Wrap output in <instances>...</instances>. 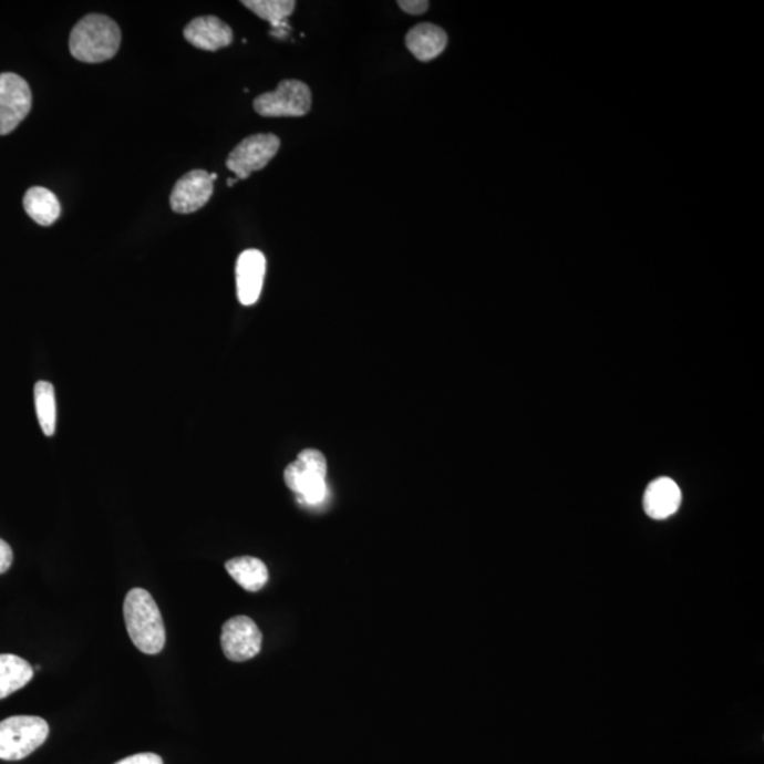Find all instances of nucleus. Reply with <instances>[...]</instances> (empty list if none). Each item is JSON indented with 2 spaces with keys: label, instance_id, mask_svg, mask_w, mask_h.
I'll return each mask as SVG.
<instances>
[{
  "label": "nucleus",
  "instance_id": "f257e3e1",
  "mask_svg": "<svg viewBox=\"0 0 764 764\" xmlns=\"http://www.w3.org/2000/svg\"><path fill=\"white\" fill-rule=\"evenodd\" d=\"M124 618L127 634L136 649L147 655L159 654L166 643L165 623L155 599L147 590L135 588L127 592Z\"/></svg>",
  "mask_w": 764,
  "mask_h": 764
},
{
  "label": "nucleus",
  "instance_id": "f03ea898",
  "mask_svg": "<svg viewBox=\"0 0 764 764\" xmlns=\"http://www.w3.org/2000/svg\"><path fill=\"white\" fill-rule=\"evenodd\" d=\"M120 25L104 14H89L70 34V53L83 63H104L115 58L121 45Z\"/></svg>",
  "mask_w": 764,
  "mask_h": 764
},
{
  "label": "nucleus",
  "instance_id": "7ed1b4c3",
  "mask_svg": "<svg viewBox=\"0 0 764 764\" xmlns=\"http://www.w3.org/2000/svg\"><path fill=\"white\" fill-rule=\"evenodd\" d=\"M49 723L39 716H10L0 722V758L22 761L48 739Z\"/></svg>",
  "mask_w": 764,
  "mask_h": 764
},
{
  "label": "nucleus",
  "instance_id": "20e7f679",
  "mask_svg": "<svg viewBox=\"0 0 764 764\" xmlns=\"http://www.w3.org/2000/svg\"><path fill=\"white\" fill-rule=\"evenodd\" d=\"M326 476H328V462L322 453L316 450L300 452L297 462L290 463L285 468V483L308 504H319L324 500L328 494Z\"/></svg>",
  "mask_w": 764,
  "mask_h": 764
},
{
  "label": "nucleus",
  "instance_id": "39448f33",
  "mask_svg": "<svg viewBox=\"0 0 764 764\" xmlns=\"http://www.w3.org/2000/svg\"><path fill=\"white\" fill-rule=\"evenodd\" d=\"M312 109V91L298 80H285L273 93H265L254 101V110L265 118H298Z\"/></svg>",
  "mask_w": 764,
  "mask_h": 764
},
{
  "label": "nucleus",
  "instance_id": "423d86ee",
  "mask_svg": "<svg viewBox=\"0 0 764 764\" xmlns=\"http://www.w3.org/2000/svg\"><path fill=\"white\" fill-rule=\"evenodd\" d=\"M280 140L273 134H257L247 137L229 153L227 167L238 180H246L252 172L264 169L277 156Z\"/></svg>",
  "mask_w": 764,
  "mask_h": 764
},
{
  "label": "nucleus",
  "instance_id": "0eeeda50",
  "mask_svg": "<svg viewBox=\"0 0 764 764\" xmlns=\"http://www.w3.org/2000/svg\"><path fill=\"white\" fill-rule=\"evenodd\" d=\"M32 110L28 81L13 73L0 74V135L17 130Z\"/></svg>",
  "mask_w": 764,
  "mask_h": 764
},
{
  "label": "nucleus",
  "instance_id": "6e6552de",
  "mask_svg": "<svg viewBox=\"0 0 764 764\" xmlns=\"http://www.w3.org/2000/svg\"><path fill=\"white\" fill-rule=\"evenodd\" d=\"M221 647L228 660L236 662L251 660L261 651V630L247 616H237L224 623Z\"/></svg>",
  "mask_w": 764,
  "mask_h": 764
},
{
  "label": "nucleus",
  "instance_id": "1a4fd4ad",
  "mask_svg": "<svg viewBox=\"0 0 764 764\" xmlns=\"http://www.w3.org/2000/svg\"><path fill=\"white\" fill-rule=\"evenodd\" d=\"M214 182L206 171H192L176 183L171 196L172 210L192 214L200 210L213 196Z\"/></svg>",
  "mask_w": 764,
  "mask_h": 764
},
{
  "label": "nucleus",
  "instance_id": "9d476101",
  "mask_svg": "<svg viewBox=\"0 0 764 764\" xmlns=\"http://www.w3.org/2000/svg\"><path fill=\"white\" fill-rule=\"evenodd\" d=\"M267 259L258 249H247L238 257L236 267L238 300L244 306L258 302L261 297Z\"/></svg>",
  "mask_w": 764,
  "mask_h": 764
},
{
  "label": "nucleus",
  "instance_id": "9b49d317",
  "mask_svg": "<svg viewBox=\"0 0 764 764\" xmlns=\"http://www.w3.org/2000/svg\"><path fill=\"white\" fill-rule=\"evenodd\" d=\"M185 38L188 43L204 51H217L233 43V29L216 17H202L186 25Z\"/></svg>",
  "mask_w": 764,
  "mask_h": 764
},
{
  "label": "nucleus",
  "instance_id": "f8f14e48",
  "mask_svg": "<svg viewBox=\"0 0 764 764\" xmlns=\"http://www.w3.org/2000/svg\"><path fill=\"white\" fill-rule=\"evenodd\" d=\"M681 500L679 484L670 477H660L647 487L643 498L644 512L651 518L665 519L677 513Z\"/></svg>",
  "mask_w": 764,
  "mask_h": 764
},
{
  "label": "nucleus",
  "instance_id": "ddd939ff",
  "mask_svg": "<svg viewBox=\"0 0 764 764\" xmlns=\"http://www.w3.org/2000/svg\"><path fill=\"white\" fill-rule=\"evenodd\" d=\"M407 50L415 59L427 63L440 58L447 45V34L440 25L432 23L416 24L405 38Z\"/></svg>",
  "mask_w": 764,
  "mask_h": 764
},
{
  "label": "nucleus",
  "instance_id": "4468645a",
  "mask_svg": "<svg viewBox=\"0 0 764 764\" xmlns=\"http://www.w3.org/2000/svg\"><path fill=\"white\" fill-rule=\"evenodd\" d=\"M244 7L272 25V35L283 39L289 33L288 19L295 12V0H244Z\"/></svg>",
  "mask_w": 764,
  "mask_h": 764
},
{
  "label": "nucleus",
  "instance_id": "2eb2a0df",
  "mask_svg": "<svg viewBox=\"0 0 764 764\" xmlns=\"http://www.w3.org/2000/svg\"><path fill=\"white\" fill-rule=\"evenodd\" d=\"M23 206L28 216L43 227L53 226L61 214L59 198L44 187L29 188L23 198Z\"/></svg>",
  "mask_w": 764,
  "mask_h": 764
},
{
  "label": "nucleus",
  "instance_id": "dca6fc26",
  "mask_svg": "<svg viewBox=\"0 0 764 764\" xmlns=\"http://www.w3.org/2000/svg\"><path fill=\"white\" fill-rule=\"evenodd\" d=\"M227 572L248 592H258L268 584L269 572L261 559L239 557L227 560Z\"/></svg>",
  "mask_w": 764,
  "mask_h": 764
},
{
  "label": "nucleus",
  "instance_id": "f3484780",
  "mask_svg": "<svg viewBox=\"0 0 764 764\" xmlns=\"http://www.w3.org/2000/svg\"><path fill=\"white\" fill-rule=\"evenodd\" d=\"M33 667L22 657L0 654V700L22 690L32 681Z\"/></svg>",
  "mask_w": 764,
  "mask_h": 764
},
{
  "label": "nucleus",
  "instance_id": "a211bd4d",
  "mask_svg": "<svg viewBox=\"0 0 764 764\" xmlns=\"http://www.w3.org/2000/svg\"><path fill=\"white\" fill-rule=\"evenodd\" d=\"M34 405L38 420L45 436H53L55 421H58V407H55L54 386L48 381H39L34 385Z\"/></svg>",
  "mask_w": 764,
  "mask_h": 764
},
{
  "label": "nucleus",
  "instance_id": "6ab92c4d",
  "mask_svg": "<svg viewBox=\"0 0 764 764\" xmlns=\"http://www.w3.org/2000/svg\"><path fill=\"white\" fill-rule=\"evenodd\" d=\"M399 7L407 14H424L430 9V2L426 0H400Z\"/></svg>",
  "mask_w": 764,
  "mask_h": 764
},
{
  "label": "nucleus",
  "instance_id": "aec40b11",
  "mask_svg": "<svg viewBox=\"0 0 764 764\" xmlns=\"http://www.w3.org/2000/svg\"><path fill=\"white\" fill-rule=\"evenodd\" d=\"M115 764H163V761L155 753H140V755L122 758L121 762Z\"/></svg>",
  "mask_w": 764,
  "mask_h": 764
},
{
  "label": "nucleus",
  "instance_id": "412c9836",
  "mask_svg": "<svg viewBox=\"0 0 764 764\" xmlns=\"http://www.w3.org/2000/svg\"><path fill=\"white\" fill-rule=\"evenodd\" d=\"M13 562V551L7 541L0 538V575L8 572L9 568L12 567Z\"/></svg>",
  "mask_w": 764,
  "mask_h": 764
},
{
  "label": "nucleus",
  "instance_id": "4be33fe9",
  "mask_svg": "<svg viewBox=\"0 0 764 764\" xmlns=\"http://www.w3.org/2000/svg\"><path fill=\"white\" fill-rule=\"evenodd\" d=\"M237 182H238V178H228L227 185L233 186V185H236Z\"/></svg>",
  "mask_w": 764,
  "mask_h": 764
}]
</instances>
